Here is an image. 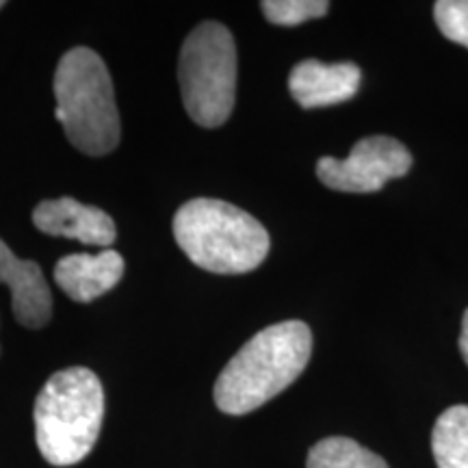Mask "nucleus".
I'll return each mask as SVG.
<instances>
[{
	"mask_svg": "<svg viewBox=\"0 0 468 468\" xmlns=\"http://www.w3.org/2000/svg\"><path fill=\"white\" fill-rule=\"evenodd\" d=\"M313 354V335L303 321H282L254 335L228 362L215 382L221 412H254L295 382Z\"/></svg>",
	"mask_w": 468,
	"mask_h": 468,
	"instance_id": "nucleus-1",
	"label": "nucleus"
},
{
	"mask_svg": "<svg viewBox=\"0 0 468 468\" xmlns=\"http://www.w3.org/2000/svg\"><path fill=\"white\" fill-rule=\"evenodd\" d=\"M39 453L52 466L79 464L91 453L104 420L101 379L85 367L50 376L33 410Z\"/></svg>",
	"mask_w": 468,
	"mask_h": 468,
	"instance_id": "nucleus-2",
	"label": "nucleus"
},
{
	"mask_svg": "<svg viewBox=\"0 0 468 468\" xmlns=\"http://www.w3.org/2000/svg\"><path fill=\"white\" fill-rule=\"evenodd\" d=\"M174 237L186 259L210 273H248L269 254V234L259 219L210 197L189 200L178 208Z\"/></svg>",
	"mask_w": 468,
	"mask_h": 468,
	"instance_id": "nucleus-3",
	"label": "nucleus"
},
{
	"mask_svg": "<svg viewBox=\"0 0 468 468\" xmlns=\"http://www.w3.org/2000/svg\"><path fill=\"white\" fill-rule=\"evenodd\" d=\"M57 120L76 150L90 156L109 154L122 137L113 80L101 55L91 48H72L55 72Z\"/></svg>",
	"mask_w": 468,
	"mask_h": 468,
	"instance_id": "nucleus-4",
	"label": "nucleus"
},
{
	"mask_svg": "<svg viewBox=\"0 0 468 468\" xmlns=\"http://www.w3.org/2000/svg\"><path fill=\"white\" fill-rule=\"evenodd\" d=\"M178 79L186 113L196 124L218 128L228 122L237 96V46L219 22H202L180 50Z\"/></svg>",
	"mask_w": 468,
	"mask_h": 468,
	"instance_id": "nucleus-5",
	"label": "nucleus"
},
{
	"mask_svg": "<svg viewBox=\"0 0 468 468\" xmlns=\"http://www.w3.org/2000/svg\"><path fill=\"white\" fill-rule=\"evenodd\" d=\"M412 167V154L393 137H367L354 145L347 159L324 156L317 176L325 186L345 193H373Z\"/></svg>",
	"mask_w": 468,
	"mask_h": 468,
	"instance_id": "nucleus-6",
	"label": "nucleus"
},
{
	"mask_svg": "<svg viewBox=\"0 0 468 468\" xmlns=\"http://www.w3.org/2000/svg\"><path fill=\"white\" fill-rule=\"evenodd\" d=\"M33 224L50 237L76 239V241L102 250H111L117 239L113 219L102 208L90 207L74 197L39 202L33 210Z\"/></svg>",
	"mask_w": 468,
	"mask_h": 468,
	"instance_id": "nucleus-7",
	"label": "nucleus"
},
{
	"mask_svg": "<svg viewBox=\"0 0 468 468\" xmlns=\"http://www.w3.org/2000/svg\"><path fill=\"white\" fill-rule=\"evenodd\" d=\"M362 72L356 63H321L306 58L291 69L289 90L302 109L330 107L351 101L360 90Z\"/></svg>",
	"mask_w": 468,
	"mask_h": 468,
	"instance_id": "nucleus-8",
	"label": "nucleus"
},
{
	"mask_svg": "<svg viewBox=\"0 0 468 468\" xmlns=\"http://www.w3.org/2000/svg\"><path fill=\"white\" fill-rule=\"evenodd\" d=\"M0 282L11 291L14 317L25 327L37 330L52 317V292L37 262L17 259L0 239Z\"/></svg>",
	"mask_w": 468,
	"mask_h": 468,
	"instance_id": "nucleus-9",
	"label": "nucleus"
},
{
	"mask_svg": "<svg viewBox=\"0 0 468 468\" xmlns=\"http://www.w3.org/2000/svg\"><path fill=\"white\" fill-rule=\"evenodd\" d=\"M124 278V259L120 251L102 250L101 254H69L55 267V282L69 300L90 303Z\"/></svg>",
	"mask_w": 468,
	"mask_h": 468,
	"instance_id": "nucleus-10",
	"label": "nucleus"
},
{
	"mask_svg": "<svg viewBox=\"0 0 468 468\" xmlns=\"http://www.w3.org/2000/svg\"><path fill=\"white\" fill-rule=\"evenodd\" d=\"M431 452L438 468H468V406H452L438 417Z\"/></svg>",
	"mask_w": 468,
	"mask_h": 468,
	"instance_id": "nucleus-11",
	"label": "nucleus"
},
{
	"mask_svg": "<svg viewBox=\"0 0 468 468\" xmlns=\"http://www.w3.org/2000/svg\"><path fill=\"white\" fill-rule=\"evenodd\" d=\"M306 468H388V464L360 442L332 436L310 449Z\"/></svg>",
	"mask_w": 468,
	"mask_h": 468,
	"instance_id": "nucleus-12",
	"label": "nucleus"
},
{
	"mask_svg": "<svg viewBox=\"0 0 468 468\" xmlns=\"http://www.w3.org/2000/svg\"><path fill=\"white\" fill-rule=\"evenodd\" d=\"M261 9L271 25L297 27L302 22L325 16L330 3L325 0H265Z\"/></svg>",
	"mask_w": 468,
	"mask_h": 468,
	"instance_id": "nucleus-13",
	"label": "nucleus"
},
{
	"mask_svg": "<svg viewBox=\"0 0 468 468\" xmlns=\"http://www.w3.org/2000/svg\"><path fill=\"white\" fill-rule=\"evenodd\" d=\"M434 17L444 37L468 48V0H438Z\"/></svg>",
	"mask_w": 468,
	"mask_h": 468,
	"instance_id": "nucleus-14",
	"label": "nucleus"
},
{
	"mask_svg": "<svg viewBox=\"0 0 468 468\" xmlns=\"http://www.w3.org/2000/svg\"><path fill=\"white\" fill-rule=\"evenodd\" d=\"M460 351L462 358L468 365V308L464 310V317H462V335H460Z\"/></svg>",
	"mask_w": 468,
	"mask_h": 468,
	"instance_id": "nucleus-15",
	"label": "nucleus"
},
{
	"mask_svg": "<svg viewBox=\"0 0 468 468\" xmlns=\"http://www.w3.org/2000/svg\"><path fill=\"white\" fill-rule=\"evenodd\" d=\"M5 7V3H0V9H3Z\"/></svg>",
	"mask_w": 468,
	"mask_h": 468,
	"instance_id": "nucleus-16",
	"label": "nucleus"
}]
</instances>
